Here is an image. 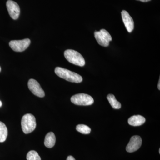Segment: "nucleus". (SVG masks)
<instances>
[{"label": "nucleus", "instance_id": "20", "mask_svg": "<svg viewBox=\"0 0 160 160\" xmlns=\"http://www.w3.org/2000/svg\"><path fill=\"white\" fill-rule=\"evenodd\" d=\"M2 102H1V101H0V107H1V106H2Z\"/></svg>", "mask_w": 160, "mask_h": 160}, {"label": "nucleus", "instance_id": "9", "mask_svg": "<svg viewBox=\"0 0 160 160\" xmlns=\"http://www.w3.org/2000/svg\"><path fill=\"white\" fill-rule=\"evenodd\" d=\"M142 144V139L141 137L138 135L133 136L131 137L129 143L126 146V151L129 152H134L139 149Z\"/></svg>", "mask_w": 160, "mask_h": 160}, {"label": "nucleus", "instance_id": "14", "mask_svg": "<svg viewBox=\"0 0 160 160\" xmlns=\"http://www.w3.org/2000/svg\"><path fill=\"white\" fill-rule=\"evenodd\" d=\"M107 98L110 105H111L113 109H120L121 108L122 105H121V103L117 100L114 95L112 94L108 95Z\"/></svg>", "mask_w": 160, "mask_h": 160}, {"label": "nucleus", "instance_id": "3", "mask_svg": "<svg viewBox=\"0 0 160 160\" xmlns=\"http://www.w3.org/2000/svg\"><path fill=\"white\" fill-rule=\"evenodd\" d=\"M21 125L22 130L24 133L26 134L30 133L35 129L36 127L35 118L31 113L25 114L22 118Z\"/></svg>", "mask_w": 160, "mask_h": 160}, {"label": "nucleus", "instance_id": "8", "mask_svg": "<svg viewBox=\"0 0 160 160\" xmlns=\"http://www.w3.org/2000/svg\"><path fill=\"white\" fill-rule=\"evenodd\" d=\"M6 7L12 18L17 20L18 18L20 13V9L18 5L11 0H8L6 2Z\"/></svg>", "mask_w": 160, "mask_h": 160}, {"label": "nucleus", "instance_id": "16", "mask_svg": "<svg viewBox=\"0 0 160 160\" xmlns=\"http://www.w3.org/2000/svg\"><path fill=\"white\" fill-rule=\"evenodd\" d=\"M27 160H41V157L38 153L34 150H31L27 154Z\"/></svg>", "mask_w": 160, "mask_h": 160}, {"label": "nucleus", "instance_id": "18", "mask_svg": "<svg viewBox=\"0 0 160 160\" xmlns=\"http://www.w3.org/2000/svg\"><path fill=\"white\" fill-rule=\"evenodd\" d=\"M137 1H141V2H149L151 0H137Z\"/></svg>", "mask_w": 160, "mask_h": 160}, {"label": "nucleus", "instance_id": "19", "mask_svg": "<svg viewBox=\"0 0 160 160\" xmlns=\"http://www.w3.org/2000/svg\"><path fill=\"white\" fill-rule=\"evenodd\" d=\"M158 89L159 90H160V79L159 80L158 84Z\"/></svg>", "mask_w": 160, "mask_h": 160}, {"label": "nucleus", "instance_id": "4", "mask_svg": "<svg viewBox=\"0 0 160 160\" xmlns=\"http://www.w3.org/2000/svg\"><path fill=\"white\" fill-rule=\"evenodd\" d=\"M71 101L75 105L78 106H89L94 102V100L91 96L85 93H78L72 96Z\"/></svg>", "mask_w": 160, "mask_h": 160}, {"label": "nucleus", "instance_id": "22", "mask_svg": "<svg viewBox=\"0 0 160 160\" xmlns=\"http://www.w3.org/2000/svg\"><path fill=\"white\" fill-rule=\"evenodd\" d=\"M1 71V67H0V72Z\"/></svg>", "mask_w": 160, "mask_h": 160}, {"label": "nucleus", "instance_id": "6", "mask_svg": "<svg viewBox=\"0 0 160 160\" xmlns=\"http://www.w3.org/2000/svg\"><path fill=\"white\" fill-rule=\"evenodd\" d=\"M31 41L28 38L21 40H13L9 42V46L13 51L21 52L27 49Z\"/></svg>", "mask_w": 160, "mask_h": 160}, {"label": "nucleus", "instance_id": "5", "mask_svg": "<svg viewBox=\"0 0 160 160\" xmlns=\"http://www.w3.org/2000/svg\"><path fill=\"white\" fill-rule=\"evenodd\" d=\"M94 37L100 46L104 47H108L109 45V42L112 40V38L109 32L105 29H102L99 31L95 32Z\"/></svg>", "mask_w": 160, "mask_h": 160}, {"label": "nucleus", "instance_id": "10", "mask_svg": "<svg viewBox=\"0 0 160 160\" xmlns=\"http://www.w3.org/2000/svg\"><path fill=\"white\" fill-rule=\"evenodd\" d=\"M122 19L126 29L129 32H131L134 29V22L129 13L126 10L122 12Z\"/></svg>", "mask_w": 160, "mask_h": 160}, {"label": "nucleus", "instance_id": "7", "mask_svg": "<svg viewBox=\"0 0 160 160\" xmlns=\"http://www.w3.org/2000/svg\"><path fill=\"white\" fill-rule=\"evenodd\" d=\"M28 86L29 90L35 95L40 98H43L45 96L44 90L36 80L30 79L28 82Z\"/></svg>", "mask_w": 160, "mask_h": 160}, {"label": "nucleus", "instance_id": "17", "mask_svg": "<svg viewBox=\"0 0 160 160\" xmlns=\"http://www.w3.org/2000/svg\"><path fill=\"white\" fill-rule=\"evenodd\" d=\"M67 160H76L72 156H69L67 157Z\"/></svg>", "mask_w": 160, "mask_h": 160}, {"label": "nucleus", "instance_id": "13", "mask_svg": "<svg viewBox=\"0 0 160 160\" xmlns=\"http://www.w3.org/2000/svg\"><path fill=\"white\" fill-rule=\"evenodd\" d=\"M8 135V129L2 122H0V142H3L6 141Z\"/></svg>", "mask_w": 160, "mask_h": 160}, {"label": "nucleus", "instance_id": "12", "mask_svg": "<svg viewBox=\"0 0 160 160\" xmlns=\"http://www.w3.org/2000/svg\"><path fill=\"white\" fill-rule=\"evenodd\" d=\"M56 142V137L53 132H50L46 134L45 137V146L47 148H51L54 146Z\"/></svg>", "mask_w": 160, "mask_h": 160}, {"label": "nucleus", "instance_id": "15", "mask_svg": "<svg viewBox=\"0 0 160 160\" xmlns=\"http://www.w3.org/2000/svg\"><path fill=\"white\" fill-rule=\"evenodd\" d=\"M76 130L79 132L84 134H88L91 132V129L87 126L83 124L78 125L76 127Z\"/></svg>", "mask_w": 160, "mask_h": 160}, {"label": "nucleus", "instance_id": "21", "mask_svg": "<svg viewBox=\"0 0 160 160\" xmlns=\"http://www.w3.org/2000/svg\"><path fill=\"white\" fill-rule=\"evenodd\" d=\"M159 153H160V149H159Z\"/></svg>", "mask_w": 160, "mask_h": 160}, {"label": "nucleus", "instance_id": "1", "mask_svg": "<svg viewBox=\"0 0 160 160\" xmlns=\"http://www.w3.org/2000/svg\"><path fill=\"white\" fill-rule=\"evenodd\" d=\"M55 72L60 78L71 82L81 83L83 80L82 77L79 74L62 67H56Z\"/></svg>", "mask_w": 160, "mask_h": 160}, {"label": "nucleus", "instance_id": "11", "mask_svg": "<svg viewBox=\"0 0 160 160\" xmlns=\"http://www.w3.org/2000/svg\"><path fill=\"white\" fill-rule=\"evenodd\" d=\"M128 123L130 126H140L146 122V119L144 117L140 115H134L129 118L128 119Z\"/></svg>", "mask_w": 160, "mask_h": 160}, {"label": "nucleus", "instance_id": "2", "mask_svg": "<svg viewBox=\"0 0 160 160\" xmlns=\"http://www.w3.org/2000/svg\"><path fill=\"white\" fill-rule=\"evenodd\" d=\"M64 56L68 62L76 66L82 67L86 64L82 56L75 50L67 49L64 52Z\"/></svg>", "mask_w": 160, "mask_h": 160}]
</instances>
